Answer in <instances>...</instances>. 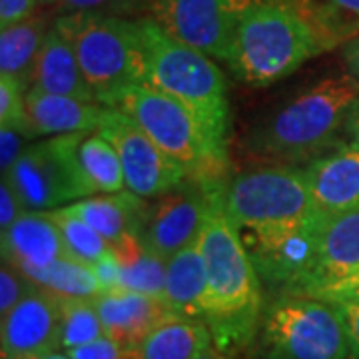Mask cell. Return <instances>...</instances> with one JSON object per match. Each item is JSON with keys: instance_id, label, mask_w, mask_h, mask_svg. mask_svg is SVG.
I'll list each match as a JSON object with an SVG mask.
<instances>
[{"instance_id": "cell-12", "label": "cell", "mask_w": 359, "mask_h": 359, "mask_svg": "<svg viewBox=\"0 0 359 359\" xmlns=\"http://www.w3.org/2000/svg\"><path fill=\"white\" fill-rule=\"evenodd\" d=\"M219 188L216 182L186 180L180 188L154 198L146 208L142 238L162 257H172L200 238Z\"/></svg>"}, {"instance_id": "cell-30", "label": "cell", "mask_w": 359, "mask_h": 359, "mask_svg": "<svg viewBox=\"0 0 359 359\" xmlns=\"http://www.w3.org/2000/svg\"><path fill=\"white\" fill-rule=\"evenodd\" d=\"M152 0H58L56 6L65 14L92 13L104 16H126L150 8Z\"/></svg>"}, {"instance_id": "cell-36", "label": "cell", "mask_w": 359, "mask_h": 359, "mask_svg": "<svg viewBox=\"0 0 359 359\" xmlns=\"http://www.w3.org/2000/svg\"><path fill=\"white\" fill-rule=\"evenodd\" d=\"M316 297L323 299V302H330V304H335V306H359V271L355 276L347 278L346 282L323 290Z\"/></svg>"}, {"instance_id": "cell-2", "label": "cell", "mask_w": 359, "mask_h": 359, "mask_svg": "<svg viewBox=\"0 0 359 359\" xmlns=\"http://www.w3.org/2000/svg\"><path fill=\"white\" fill-rule=\"evenodd\" d=\"M358 100L359 80L353 74L325 78L262 120L252 130L248 148L282 162L313 160L344 136Z\"/></svg>"}, {"instance_id": "cell-19", "label": "cell", "mask_w": 359, "mask_h": 359, "mask_svg": "<svg viewBox=\"0 0 359 359\" xmlns=\"http://www.w3.org/2000/svg\"><path fill=\"white\" fill-rule=\"evenodd\" d=\"M2 257L18 268H46L68 256L62 233L46 212H25L6 231L0 233Z\"/></svg>"}, {"instance_id": "cell-40", "label": "cell", "mask_w": 359, "mask_h": 359, "mask_svg": "<svg viewBox=\"0 0 359 359\" xmlns=\"http://www.w3.org/2000/svg\"><path fill=\"white\" fill-rule=\"evenodd\" d=\"M332 2H334L337 8L359 16V0H332Z\"/></svg>"}, {"instance_id": "cell-31", "label": "cell", "mask_w": 359, "mask_h": 359, "mask_svg": "<svg viewBox=\"0 0 359 359\" xmlns=\"http://www.w3.org/2000/svg\"><path fill=\"white\" fill-rule=\"evenodd\" d=\"M34 285L36 283L32 282L14 262L2 257V266H0V316L8 313Z\"/></svg>"}, {"instance_id": "cell-11", "label": "cell", "mask_w": 359, "mask_h": 359, "mask_svg": "<svg viewBox=\"0 0 359 359\" xmlns=\"http://www.w3.org/2000/svg\"><path fill=\"white\" fill-rule=\"evenodd\" d=\"M252 0H152L150 11L158 25L174 39L228 60L240 18Z\"/></svg>"}, {"instance_id": "cell-33", "label": "cell", "mask_w": 359, "mask_h": 359, "mask_svg": "<svg viewBox=\"0 0 359 359\" xmlns=\"http://www.w3.org/2000/svg\"><path fill=\"white\" fill-rule=\"evenodd\" d=\"M72 359H140L136 349H126L118 346L110 337H100L92 344L74 347L66 351Z\"/></svg>"}, {"instance_id": "cell-21", "label": "cell", "mask_w": 359, "mask_h": 359, "mask_svg": "<svg viewBox=\"0 0 359 359\" xmlns=\"http://www.w3.org/2000/svg\"><path fill=\"white\" fill-rule=\"evenodd\" d=\"M208 271L200 238L166 262L164 299L176 316L204 320Z\"/></svg>"}, {"instance_id": "cell-1", "label": "cell", "mask_w": 359, "mask_h": 359, "mask_svg": "<svg viewBox=\"0 0 359 359\" xmlns=\"http://www.w3.org/2000/svg\"><path fill=\"white\" fill-rule=\"evenodd\" d=\"M200 248L208 271L204 321L216 347L228 353L250 344L256 334L262 318V287L244 240L224 212L222 188L200 231Z\"/></svg>"}, {"instance_id": "cell-18", "label": "cell", "mask_w": 359, "mask_h": 359, "mask_svg": "<svg viewBox=\"0 0 359 359\" xmlns=\"http://www.w3.org/2000/svg\"><path fill=\"white\" fill-rule=\"evenodd\" d=\"M28 88H39L50 94L96 102L94 92L80 68L72 42L66 39L65 32L56 25L50 26L46 39L40 46Z\"/></svg>"}, {"instance_id": "cell-5", "label": "cell", "mask_w": 359, "mask_h": 359, "mask_svg": "<svg viewBox=\"0 0 359 359\" xmlns=\"http://www.w3.org/2000/svg\"><path fill=\"white\" fill-rule=\"evenodd\" d=\"M142 86L188 104L212 128L228 132V82L204 52L168 34L154 18H140Z\"/></svg>"}, {"instance_id": "cell-3", "label": "cell", "mask_w": 359, "mask_h": 359, "mask_svg": "<svg viewBox=\"0 0 359 359\" xmlns=\"http://www.w3.org/2000/svg\"><path fill=\"white\" fill-rule=\"evenodd\" d=\"M222 205L248 252L294 236L318 214L306 172L282 166L233 176L222 186Z\"/></svg>"}, {"instance_id": "cell-35", "label": "cell", "mask_w": 359, "mask_h": 359, "mask_svg": "<svg viewBox=\"0 0 359 359\" xmlns=\"http://www.w3.org/2000/svg\"><path fill=\"white\" fill-rule=\"evenodd\" d=\"M39 4V0H0V28H8L32 18Z\"/></svg>"}, {"instance_id": "cell-20", "label": "cell", "mask_w": 359, "mask_h": 359, "mask_svg": "<svg viewBox=\"0 0 359 359\" xmlns=\"http://www.w3.org/2000/svg\"><path fill=\"white\" fill-rule=\"evenodd\" d=\"M84 222H88L110 245L118 244L130 233H142L146 218V202L130 190L90 196L66 205Z\"/></svg>"}, {"instance_id": "cell-39", "label": "cell", "mask_w": 359, "mask_h": 359, "mask_svg": "<svg viewBox=\"0 0 359 359\" xmlns=\"http://www.w3.org/2000/svg\"><path fill=\"white\" fill-rule=\"evenodd\" d=\"M344 60L349 68V74H353L359 80V34L347 42V46L344 48Z\"/></svg>"}, {"instance_id": "cell-23", "label": "cell", "mask_w": 359, "mask_h": 359, "mask_svg": "<svg viewBox=\"0 0 359 359\" xmlns=\"http://www.w3.org/2000/svg\"><path fill=\"white\" fill-rule=\"evenodd\" d=\"M112 254L118 266L120 287L164 297L168 259L146 244L142 233H130L122 238L112 245Z\"/></svg>"}, {"instance_id": "cell-43", "label": "cell", "mask_w": 359, "mask_h": 359, "mask_svg": "<svg viewBox=\"0 0 359 359\" xmlns=\"http://www.w3.org/2000/svg\"><path fill=\"white\" fill-rule=\"evenodd\" d=\"M40 4H56L58 0H39Z\"/></svg>"}, {"instance_id": "cell-28", "label": "cell", "mask_w": 359, "mask_h": 359, "mask_svg": "<svg viewBox=\"0 0 359 359\" xmlns=\"http://www.w3.org/2000/svg\"><path fill=\"white\" fill-rule=\"evenodd\" d=\"M102 320L92 299L86 297H62V334L60 347L74 349L104 337Z\"/></svg>"}, {"instance_id": "cell-41", "label": "cell", "mask_w": 359, "mask_h": 359, "mask_svg": "<svg viewBox=\"0 0 359 359\" xmlns=\"http://www.w3.org/2000/svg\"><path fill=\"white\" fill-rule=\"evenodd\" d=\"M18 359H72L68 353H60V351H46V353H36V355H28V358Z\"/></svg>"}, {"instance_id": "cell-32", "label": "cell", "mask_w": 359, "mask_h": 359, "mask_svg": "<svg viewBox=\"0 0 359 359\" xmlns=\"http://www.w3.org/2000/svg\"><path fill=\"white\" fill-rule=\"evenodd\" d=\"M34 140L30 134L16 128H0V170L2 176H6L16 162L25 156V152L30 148L28 142Z\"/></svg>"}, {"instance_id": "cell-9", "label": "cell", "mask_w": 359, "mask_h": 359, "mask_svg": "<svg viewBox=\"0 0 359 359\" xmlns=\"http://www.w3.org/2000/svg\"><path fill=\"white\" fill-rule=\"evenodd\" d=\"M82 134L50 136L32 144L16 166L2 176L13 184L26 210L48 212L96 194L78 160Z\"/></svg>"}, {"instance_id": "cell-7", "label": "cell", "mask_w": 359, "mask_h": 359, "mask_svg": "<svg viewBox=\"0 0 359 359\" xmlns=\"http://www.w3.org/2000/svg\"><path fill=\"white\" fill-rule=\"evenodd\" d=\"M116 108L134 118L152 140L198 182H216L226 160V136L188 104L148 86H134Z\"/></svg>"}, {"instance_id": "cell-6", "label": "cell", "mask_w": 359, "mask_h": 359, "mask_svg": "<svg viewBox=\"0 0 359 359\" xmlns=\"http://www.w3.org/2000/svg\"><path fill=\"white\" fill-rule=\"evenodd\" d=\"M54 25L72 42L96 102L106 108H116L126 92L140 86L142 46L138 20L74 13L56 18Z\"/></svg>"}, {"instance_id": "cell-29", "label": "cell", "mask_w": 359, "mask_h": 359, "mask_svg": "<svg viewBox=\"0 0 359 359\" xmlns=\"http://www.w3.org/2000/svg\"><path fill=\"white\" fill-rule=\"evenodd\" d=\"M25 94L26 88L20 82L14 78L0 76V128H16L30 134L26 126Z\"/></svg>"}, {"instance_id": "cell-27", "label": "cell", "mask_w": 359, "mask_h": 359, "mask_svg": "<svg viewBox=\"0 0 359 359\" xmlns=\"http://www.w3.org/2000/svg\"><path fill=\"white\" fill-rule=\"evenodd\" d=\"M46 214L58 226V230L62 233V240H65L66 254L70 257L94 268V266L102 264L104 259L114 256L112 245L106 242V238H102L88 222H84L72 210H68L66 205L56 208V210H48Z\"/></svg>"}, {"instance_id": "cell-15", "label": "cell", "mask_w": 359, "mask_h": 359, "mask_svg": "<svg viewBox=\"0 0 359 359\" xmlns=\"http://www.w3.org/2000/svg\"><path fill=\"white\" fill-rule=\"evenodd\" d=\"M92 302L102 320L106 337L126 349H136L156 325L174 316L164 297L128 287H108L94 295Z\"/></svg>"}, {"instance_id": "cell-25", "label": "cell", "mask_w": 359, "mask_h": 359, "mask_svg": "<svg viewBox=\"0 0 359 359\" xmlns=\"http://www.w3.org/2000/svg\"><path fill=\"white\" fill-rule=\"evenodd\" d=\"M22 271L36 285L56 294L58 297L92 299L94 295L104 292V283L100 282L96 269L70 256L60 257L46 268L22 269Z\"/></svg>"}, {"instance_id": "cell-38", "label": "cell", "mask_w": 359, "mask_h": 359, "mask_svg": "<svg viewBox=\"0 0 359 359\" xmlns=\"http://www.w3.org/2000/svg\"><path fill=\"white\" fill-rule=\"evenodd\" d=\"M344 140H346L344 144H346L347 148L359 152V100L358 104L353 106L349 118H347L346 130H344Z\"/></svg>"}, {"instance_id": "cell-17", "label": "cell", "mask_w": 359, "mask_h": 359, "mask_svg": "<svg viewBox=\"0 0 359 359\" xmlns=\"http://www.w3.org/2000/svg\"><path fill=\"white\" fill-rule=\"evenodd\" d=\"M25 108L28 132L39 138L94 132L100 124L106 106L28 88L25 94Z\"/></svg>"}, {"instance_id": "cell-42", "label": "cell", "mask_w": 359, "mask_h": 359, "mask_svg": "<svg viewBox=\"0 0 359 359\" xmlns=\"http://www.w3.org/2000/svg\"><path fill=\"white\" fill-rule=\"evenodd\" d=\"M198 359H230V355L226 353V351H222L219 347H212V349H208L205 353H202Z\"/></svg>"}, {"instance_id": "cell-10", "label": "cell", "mask_w": 359, "mask_h": 359, "mask_svg": "<svg viewBox=\"0 0 359 359\" xmlns=\"http://www.w3.org/2000/svg\"><path fill=\"white\" fill-rule=\"evenodd\" d=\"M96 132L116 148L124 170L126 190L144 200L164 196L190 180L188 172L120 108H104Z\"/></svg>"}, {"instance_id": "cell-24", "label": "cell", "mask_w": 359, "mask_h": 359, "mask_svg": "<svg viewBox=\"0 0 359 359\" xmlns=\"http://www.w3.org/2000/svg\"><path fill=\"white\" fill-rule=\"evenodd\" d=\"M48 30V16L44 14H34L25 22L0 28V76L14 78L28 90Z\"/></svg>"}, {"instance_id": "cell-4", "label": "cell", "mask_w": 359, "mask_h": 359, "mask_svg": "<svg viewBox=\"0 0 359 359\" xmlns=\"http://www.w3.org/2000/svg\"><path fill=\"white\" fill-rule=\"evenodd\" d=\"M323 48L318 30L295 8L254 0L240 18L226 65L244 82L269 84L290 76Z\"/></svg>"}, {"instance_id": "cell-26", "label": "cell", "mask_w": 359, "mask_h": 359, "mask_svg": "<svg viewBox=\"0 0 359 359\" xmlns=\"http://www.w3.org/2000/svg\"><path fill=\"white\" fill-rule=\"evenodd\" d=\"M78 160L96 194H116L126 188L124 170L116 148L96 130L80 136Z\"/></svg>"}, {"instance_id": "cell-22", "label": "cell", "mask_w": 359, "mask_h": 359, "mask_svg": "<svg viewBox=\"0 0 359 359\" xmlns=\"http://www.w3.org/2000/svg\"><path fill=\"white\" fill-rule=\"evenodd\" d=\"M216 346L210 325L200 318L170 316L156 325L140 346V359H198Z\"/></svg>"}, {"instance_id": "cell-14", "label": "cell", "mask_w": 359, "mask_h": 359, "mask_svg": "<svg viewBox=\"0 0 359 359\" xmlns=\"http://www.w3.org/2000/svg\"><path fill=\"white\" fill-rule=\"evenodd\" d=\"M60 334L62 297L34 285L8 313L2 316V359L54 351L60 347Z\"/></svg>"}, {"instance_id": "cell-37", "label": "cell", "mask_w": 359, "mask_h": 359, "mask_svg": "<svg viewBox=\"0 0 359 359\" xmlns=\"http://www.w3.org/2000/svg\"><path fill=\"white\" fill-rule=\"evenodd\" d=\"M337 309L341 311L346 320L351 341H353V353H355V359H359V306H337Z\"/></svg>"}, {"instance_id": "cell-34", "label": "cell", "mask_w": 359, "mask_h": 359, "mask_svg": "<svg viewBox=\"0 0 359 359\" xmlns=\"http://www.w3.org/2000/svg\"><path fill=\"white\" fill-rule=\"evenodd\" d=\"M25 212L28 210L13 188V184L6 178H2V184H0V231L8 230Z\"/></svg>"}, {"instance_id": "cell-16", "label": "cell", "mask_w": 359, "mask_h": 359, "mask_svg": "<svg viewBox=\"0 0 359 359\" xmlns=\"http://www.w3.org/2000/svg\"><path fill=\"white\" fill-rule=\"evenodd\" d=\"M316 208L325 214L359 208V152L339 144L304 168Z\"/></svg>"}, {"instance_id": "cell-8", "label": "cell", "mask_w": 359, "mask_h": 359, "mask_svg": "<svg viewBox=\"0 0 359 359\" xmlns=\"http://www.w3.org/2000/svg\"><path fill=\"white\" fill-rule=\"evenodd\" d=\"M262 347L268 359H355L341 311L309 295L283 294L269 304Z\"/></svg>"}, {"instance_id": "cell-13", "label": "cell", "mask_w": 359, "mask_h": 359, "mask_svg": "<svg viewBox=\"0 0 359 359\" xmlns=\"http://www.w3.org/2000/svg\"><path fill=\"white\" fill-rule=\"evenodd\" d=\"M359 271V208L320 212L313 257L297 294L316 297L327 287L346 282Z\"/></svg>"}]
</instances>
